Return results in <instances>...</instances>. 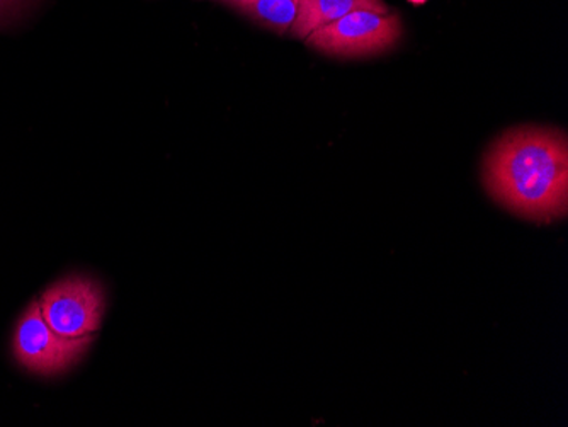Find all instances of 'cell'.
Instances as JSON below:
<instances>
[{
    "instance_id": "cell-1",
    "label": "cell",
    "mask_w": 568,
    "mask_h": 427,
    "mask_svg": "<svg viewBox=\"0 0 568 427\" xmlns=\"http://www.w3.org/2000/svg\"><path fill=\"white\" fill-rule=\"evenodd\" d=\"M488 194L509 212L536 223L564 218L568 210V143L554 129L513 130L484 162Z\"/></svg>"
},
{
    "instance_id": "cell-2",
    "label": "cell",
    "mask_w": 568,
    "mask_h": 427,
    "mask_svg": "<svg viewBox=\"0 0 568 427\" xmlns=\"http://www.w3.org/2000/svg\"><path fill=\"white\" fill-rule=\"evenodd\" d=\"M400 37L402 22L397 14L354 11L318 28L305 41L325 55L357 59L390 50Z\"/></svg>"
},
{
    "instance_id": "cell-3",
    "label": "cell",
    "mask_w": 568,
    "mask_h": 427,
    "mask_svg": "<svg viewBox=\"0 0 568 427\" xmlns=\"http://www.w3.org/2000/svg\"><path fill=\"white\" fill-rule=\"evenodd\" d=\"M94 336L67 337L51 329L41 314L40 302H33L22 314L12 339V353L19 365L41 376H53L72 368Z\"/></svg>"
},
{
    "instance_id": "cell-4",
    "label": "cell",
    "mask_w": 568,
    "mask_h": 427,
    "mask_svg": "<svg viewBox=\"0 0 568 427\" xmlns=\"http://www.w3.org/2000/svg\"><path fill=\"white\" fill-rule=\"evenodd\" d=\"M41 314L51 329L67 337L94 336L101 329L106 296L101 283L73 274L51 285L40 299Z\"/></svg>"
},
{
    "instance_id": "cell-5",
    "label": "cell",
    "mask_w": 568,
    "mask_h": 427,
    "mask_svg": "<svg viewBox=\"0 0 568 427\" xmlns=\"http://www.w3.org/2000/svg\"><path fill=\"white\" fill-rule=\"evenodd\" d=\"M354 11L386 14L388 8L383 0H300L298 12H296V19L290 33L293 38L305 40L318 28Z\"/></svg>"
},
{
    "instance_id": "cell-6",
    "label": "cell",
    "mask_w": 568,
    "mask_h": 427,
    "mask_svg": "<svg viewBox=\"0 0 568 427\" xmlns=\"http://www.w3.org/2000/svg\"><path fill=\"white\" fill-rule=\"evenodd\" d=\"M298 2L300 0H225L230 8L237 9L255 24L277 34L292 30Z\"/></svg>"
},
{
    "instance_id": "cell-7",
    "label": "cell",
    "mask_w": 568,
    "mask_h": 427,
    "mask_svg": "<svg viewBox=\"0 0 568 427\" xmlns=\"http://www.w3.org/2000/svg\"><path fill=\"white\" fill-rule=\"evenodd\" d=\"M21 2L22 0H0V22L8 19L19 8Z\"/></svg>"
},
{
    "instance_id": "cell-8",
    "label": "cell",
    "mask_w": 568,
    "mask_h": 427,
    "mask_svg": "<svg viewBox=\"0 0 568 427\" xmlns=\"http://www.w3.org/2000/svg\"><path fill=\"white\" fill-rule=\"evenodd\" d=\"M408 2L414 6H423L426 4L427 0H408Z\"/></svg>"
},
{
    "instance_id": "cell-9",
    "label": "cell",
    "mask_w": 568,
    "mask_h": 427,
    "mask_svg": "<svg viewBox=\"0 0 568 427\" xmlns=\"http://www.w3.org/2000/svg\"><path fill=\"white\" fill-rule=\"evenodd\" d=\"M220 2H225V0H220Z\"/></svg>"
}]
</instances>
